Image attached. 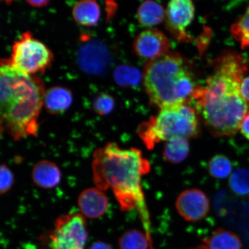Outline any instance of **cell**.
<instances>
[{
	"instance_id": "6da1fadb",
	"label": "cell",
	"mask_w": 249,
	"mask_h": 249,
	"mask_svg": "<svg viewBox=\"0 0 249 249\" xmlns=\"http://www.w3.org/2000/svg\"><path fill=\"white\" fill-rule=\"evenodd\" d=\"M249 62L239 53L226 51L217 58L206 85L198 87L191 99L213 135L232 137L237 133L249 107L240 92L249 72Z\"/></svg>"
},
{
	"instance_id": "7a4b0ae2",
	"label": "cell",
	"mask_w": 249,
	"mask_h": 249,
	"mask_svg": "<svg viewBox=\"0 0 249 249\" xmlns=\"http://www.w3.org/2000/svg\"><path fill=\"white\" fill-rule=\"evenodd\" d=\"M150 168L139 149H124L109 142L93 155V181L102 191L111 189L123 211L137 208L147 226L149 216L142 178Z\"/></svg>"
},
{
	"instance_id": "3957f363",
	"label": "cell",
	"mask_w": 249,
	"mask_h": 249,
	"mask_svg": "<svg viewBox=\"0 0 249 249\" xmlns=\"http://www.w3.org/2000/svg\"><path fill=\"white\" fill-rule=\"evenodd\" d=\"M44 83L2 60L0 68L1 129L15 140L37 136L38 119L44 107Z\"/></svg>"
},
{
	"instance_id": "277c9868",
	"label": "cell",
	"mask_w": 249,
	"mask_h": 249,
	"mask_svg": "<svg viewBox=\"0 0 249 249\" xmlns=\"http://www.w3.org/2000/svg\"><path fill=\"white\" fill-rule=\"evenodd\" d=\"M143 78L149 101L160 108L186 102L198 87L189 62L176 52H169L148 62Z\"/></svg>"
},
{
	"instance_id": "5b68a950",
	"label": "cell",
	"mask_w": 249,
	"mask_h": 249,
	"mask_svg": "<svg viewBox=\"0 0 249 249\" xmlns=\"http://www.w3.org/2000/svg\"><path fill=\"white\" fill-rule=\"evenodd\" d=\"M199 133L197 115L186 102L161 107L157 116L140 124L138 129L139 135L149 149L162 141L195 138Z\"/></svg>"
},
{
	"instance_id": "8992f818",
	"label": "cell",
	"mask_w": 249,
	"mask_h": 249,
	"mask_svg": "<svg viewBox=\"0 0 249 249\" xmlns=\"http://www.w3.org/2000/svg\"><path fill=\"white\" fill-rule=\"evenodd\" d=\"M88 236L86 217L71 213L58 217L42 241L45 249H85Z\"/></svg>"
},
{
	"instance_id": "52a82bcc",
	"label": "cell",
	"mask_w": 249,
	"mask_h": 249,
	"mask_svg": "<svg viewBox=\"0 0 249 249\" xmlns=\"http://www.w3.org/2000/svg\"><path fill=\"white\" fill-rule=\"evenodd\" d=\"M53 54L44 43L26 32L15 41L9 61L16 69L29 75L43 73L51 67Z\"/></svg>"
},
{
	"instance_id": "ba28073f",
	"label": "cell",
	"mask_w": 249,
	"mask_h": 249,
	"mask_svg": "<svg viewBox=\"0 0 249 249\" xmlns=\"http://www.w3.org/2000/svg\"><path fill=\"white\" fill-rule=\"evenodd\" d=\"M194 15L192 0H170L166 11V26L178 41H191L186 30L194 19Z\"/></svg>"
},
{
	"instance_id": "9c48e42d",
	"label": "cell",
	"mask_w": 249,
	"mask_h": 249,
	"mask_svg": "<svg viewBox=\"0 0 249 249\" xmlns=\"http://www.w3.org/2000/svg\"><path fill=\"white\" fill-rule=\"evenodd\" d=\"M176 208L180 216L189 222L204 219L209 213V198L198 189H188L179 195L176 201Z\"/></svg>"
},
{
	"instance_id": "30bf717a",
	"label": "cell",
	"mask_w": 249,
	"mask_h": 249,
	"mask_svg": "<svg viewBox=\"0 0 249 249\" xmlns=\"http://www.w3.org/2000/svg\"><path fill=\"white\" fill-rule=\"evenodd\" d=\"M170 41L164 34L157 30L143 31L134 42V50L140 57L154 59L169 52Z\"/></svg>"
},
{
	"instance_id": "8fae6325",
	"label": "cell",
	"mask_w": 249,
	"mask_h": 249,
	"mask_svg": "<svg viewBox=\"0 0 249 249\" xmlns=\"http://www.w3.org/2000/svg\"><path fill=\"white\" fill-rule=\"evenodd\" d=\"M81 213L89 219H97L107 213L108 200L104 191L98 188L85 189L78 198Z\"/></svg>"
},
{
	"instance_id": "7c38bea8",
	"label": "cell",
	"mask_w": 249,
	"mask_h": 249,
	"mask_svg": "<svg viewBox=\"0 0 249 249\" xmlns=\"http://www.w3.org/2000/svg\"><path fill=\"white\" fill-rule=\"evenodd\" d=\"M240 238L230 230L219 228L206 238L201 239L198 245L191 249H242Z\"/></svg>"
},
{
	"instance_id": "4fadbf2b",
	"label": "cell",
	"mask_w": 249,
	"mask_h": 249,
	"mask_svg": "<svg viewBox=\"0 0 249 249\" xmlns=\"http://www.w3.org/2000/svg\"><path fill=\"white\" fill-rule=\"evenodd\" d=\"M33 182L40 188L50 189L60 182L61 173L57 165L49 160H42L34 166L32 174Z\"/></svg>"
},
{
	"instance_id": "5bb4252c",
	"label": "cell",
	"mask_w": 249,
	"mask_h": 249,
	"mask_svg": "<svg viewBox=\"0 0 249 249\" xmlns=\"http://www.w3.org/2000/svg\"><path fill=\"white\" fill-rule=\"evenodd\" d=\"M72 102V93L65 87L55 86L46 90L44 107L50 114L64 113L70 108Z\"/></svg>"
},
{
	"instance_id": "9a60e30c",
	"label": "cell",
	"mask_w": 249,
	"mask_h": 249,
	"mask_svg": "<svg viewBox=\"0 0 249 249\" xmlns=\"http://www.w3.org/2000/svg\"><path fill=\"white\" fill-rule=\"evenodd\" d=\"M72 15L74 20L81 26L92 27L100 18V6L96 0H80L73 6Z\"/></svg>"
},
{
	"instance_id": "2e32d148",
	"label": "cell",
	"mask_w": 249,
	"mask_h": 249,
	"mask_svg": "<svg viewBox=\"0 0 249 249\" xmlns=\"http://www.w3.org/2000/svg\"><path fill=\"white\" fill-rule=\"evenodd\" d=\"M166 17V12L159 3L147 0L140 5L138 11L139 23L145 27L156 26L161 22Z\"/></svg>"
},
{
	"instance_id": "e0dca14e",
	"label": "cell",
	"mask_w": 249,
	"mask_h": 249,
	"mask_svg": "<svg viewBox=\"0 0 249 249\" xmlns=\"http://www.w3.org/2000/svg\"><path fill=\"white\" fill-rule=\"evenodd\" d=\"M189 149L187 139L178 138L170 140L164 145L163 157L165 160L170 163H180L188 157Z\"/></svg>"
},
{
	"instance_id": "ac0fdd59",
	"label": "cell",
	"mask_w": 249,
	"mask_h": 249,
	"mask_svg": "<svg viewBox=\"0 0 249 249\" xmlns=\"http://www.w3.org/2000/svg\"><path fill=\"white\" fill-rule=\"evenodd\" d=\"M150 245L147 233L138 230L124 232L118 240L120 249H149Z\"/></svg>"
},
{
	"instance_id": "d6986e66",
	"label": "cell",
	"mask_w": 249,
	"mask_h": 249,
	"mask_svg": "<svg viewBox=\"0 0 249 249\" xmlns=\"http://www.w3.org/2000/svg\"><path fill=\"white\" fill-rule=\"evenodd\" d=\"M231 34L241 48H249V6L242 17L231 27Z\"/></svg>"
},
{
	"instance_id": "ffe728a7",
	"label": "cell",
	"mask_w": 249,
	"mask_h": 249,
	"mask_svg": "<svg viewBox=\"0 0 249 249\" xmlns=\"http://www.w3.org/2000/svg\"><path fill=\"white\" fill-rule=\"evenodd\" d=\"M232 165L231 160L223 155L214 156L208 163V171L211 176L218 179L225 178L231 174Z\"/></svg>"
},
{
	"instance_id": "44dd1931",
	"label": "cell",
	"mask_w": 249,
	"mask_h": 249,
	"mask_svg": "<svg viewBox=\"0 0 249 249\" xmlns=\"http://www.w3.org/2000/svg\"><path fill=\"white\" fill-rule=\"evenodd\" d=\"M230 186L233 192L238 195L249 193V171L238 169L233 173L230 179Z\"/></svg>"
},
{
	"instance_id": "7402d4cb",
	"label": "cell",
	"mask_w": 249,
	"mask_h": 249,
	"mask_svg": "<svg viewBox=\"0 0 249 249\" xmlns=\"http://www.w3.org/2000/svg\"><path fill=\"white\" fill-rule=\"evenodd\" d=\"M115 79L121 86H135L141 79L139 71L128 66H122L115 71Z\"/></svg>"
},
{
	"instance_id": "603a6c76",
	"label": "cell",
	"mask_w": 249,
	"mask_h": 249,
	"mask_svg": "<svg viewBox=\"0 0 249 249\" xmlns=\"http://www.w3.org/2000/svg\"><path fill=\"white\" fill-rule=\"evenodd\" d=\"M115 101L112 96L106 93H102L96 96L93 103V109L96 114L101 116H107L113 111Z\"/></svg>"
},
{
	"instance_id": "cb8c5ba5",
	"label": "cell",
	"mask_w": 249,
	"mask_h": 249,
	"mask_svg": "<svg viewBox=\"0 0 249 249\" xmlns=\"http://www.w3.org/2000/svg\"><path fill=\"white\" fill-rule=\"evenodd\" d=\"M14 176L7 165L2 164L0 167V192L1 195L7 193L13 186Z\"/></svg>"
},
{
	"instance_id": "d4e9b609",
	"label": "cell",
	"mask_w": 249,
	"mask_h": 249,
	"mask_svg": "<svg viewBox=\"0 0 249 249\" xmlns=\"http://www.w3.org/2000/svg\"><path fill=\"white\" fill-rule=\"evenodd\" d=\"M240 92L243 98L247 103L249 107V76H248V74L242 80Z\"/></svg>"
},
{
	"instance_id": "484cf974",
	"label": "cell",
	"mask_w": 249,
	"mask_h": 249,
	"mask_svg": "<svg viewBox=\"0 0 249 249\" xmlns=\"http://www.w3.org/2000/svg\"><path fill=\"white\" fill-rule=\"evenodd\" d=\"M239 130L245 139L249 140V114L244 118L239 127Z\"/></svg>"
},
{
	"instance_id": "4316f807",
	"label": "cell",
	"mask_w": 249,
	"mask_h": 249,
	"mask_svg": "<svg viewBox=\"0 0 249 249\" xmlns=\"http://www.w3.org/2000/svg\"><path fill=\"white\" fill-rule=\"evenodd\" d=\"M28 4L34 7L41 8L48 4L51 0H26Z\"/></svg>"
},
{
	"instance_id": "83f0119b",
	"label": "cell",
	"mask_w": 249,
	"mask_h": 249,
	"mask_svg": "<svg viewBox=\"0 0 249 249\" xmlns=\"http://www.w3.org/2000/svg\"><path fill=\"white\" fill-rule=\"evenodd\" d=\"M89 249H114L110 245L101 241L93 243Z\"/></svg>"
}]
</instances>
